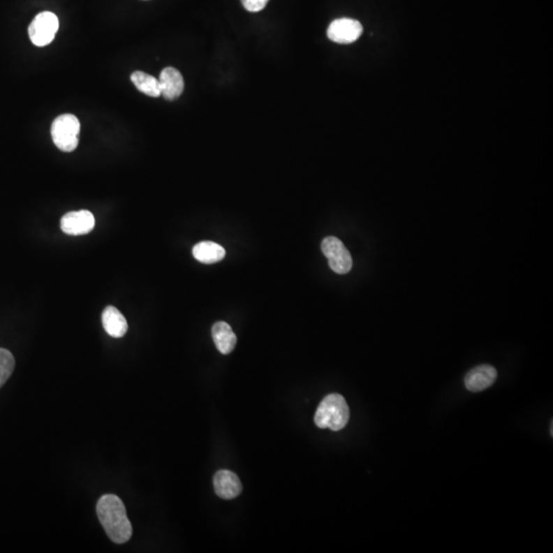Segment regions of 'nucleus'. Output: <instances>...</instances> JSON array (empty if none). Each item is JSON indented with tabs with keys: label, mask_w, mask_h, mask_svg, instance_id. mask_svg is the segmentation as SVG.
Returning a JSON list of instances; mask_svg holds the SVG:
<instances>
[{
	"label": "nucleus",
	"mask_w": 553,
	"mask_h": 553,
	"mask_svg": "<svg viewBox=\"0 0 553 553\" xmlns=\"http://www.w3.org/2000/svg\"><path fill=\"white\" fill-rule=\"evenodd\" d=\"M270 0H241L243 6L250 13H258L263 10Z\"/></svg>",
	"instance_id": "16"
},
{
	"label": "nucleus",
	"mask_w": 553,
	"mask_h": 553,
	"mask_svg": "<svg viewBox=\"0 0 553 553\" xmlns=\"http://www.w3.org/2000/svg\"><path fill=\"white\" fill-rule=\"evenodd\" d=\"M215 346L223 355H229L237 344V337L228 323L216 322L212 327Z\"/></svg>",
	"instance_id": "12"
},
{
	"label": "nucleus",
	"mask_w": 553,
	"mask_h": 553,
	"mask_svg": "<svg viewBox=\"0 0 553 553\" xmlns=\"http://www.w3.org/2000/svg\"><path fill=\"white\" fill-rule=\"evenodd\" d=\"M58 30V17L52 12H43L34 17L28 28V33L33 45L45 46L54 40Z\"/></svg>",
	"instance_id": "5"
},
{
	"label": "nucleus",
	"mask_w": 553,
	"mask_h": 553,
	"mask_svg": "<svg viewBox=\"0 0 553 553\" xmlns=\"http://www.w3.org/2000/svg\"><path fill=\"white\" fill-rule=\"evenodd\" d=\"M96 513L108 537L116 544H124L133 535V526L126 515L122 500L113 494H106L96 504Z\"/></svg>",
	"instance_id": "1"
},
{
	"label": "nucleus",
	"mask_w": 553,
	"mask_h": 553,
	"mask_svg": "<svg viewBox=\"0 0 553 553\" xmlns=\"http://www.w3.org/2000/svg\"><path fill=\"white\" fill-rule=\"evenodd\" d=\"M350 420V408L346 399L339 394H331L323 399L315 414V423L319 429L338 432Z\"/></svg>",
	"instance_id": "2"
},
{
	"label": "nucleus",
	"mask_w": 553,
	"mask_h": 553,
	"mask_svg": "<svg viewBox=\"0 0 553 553\" xmlns=\"http://www.w3.org/2000/svg\"><path fill=\"white\" fill-rule=\"evenodd\" d=\"M131 81L138 91L146 96L158 98L161 96L159 79L142 71H135L131 74Z\"/></svg>",
	"instance_id": "14"
},
{
	"label": "nucleus",
	"mask_w": 553,
	"mask_h": 553,
	"mask_svg": "<svg viewBox=\"0 0 553 553\" xmlns=\"http://www.w3.org/2000/svg\"><path fill=\"white\" fill-rule=\"evenodd\" d=\"M497 370L490 365H480L469 371L465 376V388L469 392H478L487 390L497 379Z\"/></svg>",
	"instance_id": "9"
},
{
	"label": "nucleus",
	"mask_w": 553,
	"mask_h": 553,
	"mask_svg": "<svg viewBox=\"0 0 553 553\" xmlns=\"http://www.w3.org/2000/svg\"><path fill=\"white\" fill-rule=\"evenodd\" d=\"M161 96L166 100L175 101L181 96L184 89L183 75L175 68L168 67L162 70L159 77Z\"/></svg>",
	"instance_id": "10"
},
{
	"label": "nucleus",
	"mask_w": 553,
	"mask_h": 553,
	"mask_svg": "<svg viewBox=\"0 0 553 553\" xmlns=\"http://www.w3.org/2000/svg\"><path fill=\"white\" fill-rule=\"evenodd\" d=\"M96 219L89 210H79L64 215L61 219V229L71 236L87 235L94 230Z\"/></svg>",
	"instance_id": "7"
},
{
	"label": "nucleus",
	"mask_w": 553,
	"mask_h": 553,
	"mask_svg": "<svg viewBox=\"0 0 553 553\" xmlns=\"http://www.w3.org/2000/svg\"><path fill=\"white\" fill-rule=\"evenodd\" d=\"M193 256L200 263L210 265L223 260L226 256V250L216 243L204 241L194 246Z\"/></svg>",
	"instance_id": "13"
},
{
	"label": "nucleus",
	"mask_w": 553,
	"mask_h": 553,
	"mask_svg": "<svg viewBox=\"0 0 553 553\" xmlns=\"http://www.w3.org/2000/svg\"><path fill=\"white\" fill-rule=\"evenodd\" d=\"M50 133L54 144L61 151L73 152L78 146L80 122L76 116L64 114L54 120Z\"/></svg>",
	"instance_id": "3"
},
{
	"label": "nucleus",
	"mask_w": 553,
	"mask_h": 553,
	"mask_svg": "<svg viewBox=\"0 0 553 553\" xmlns=\"http://www.w3.org/2000/svg\"><path fill=\"white\" fill-rule=\"evenodd\" d=\"M102 323L105 331L114 338H121L128 330V324L119 309L109 306L102 314Z\"/></svg>",
	"instance_id": "11"
},
{
	"label": "nucleus",
	"mask_w": 553,
	"mask_h": 553,
	"mask_svg": "<svg viewBox=\"0 0 553 553\" xmlns=\"http://www.w3.org/2000/svg\"><path fill=\"white\" fill-rule=\"evenodd\" d=\"M214 485L216 495L226 500L234 499L242 492L240 478L236 473L227 469H223L215 473Z\"/></svg>",
	"instance_id": "8"
},
{
	"label": "nucleus",
	"mask_w": 553,
	"mask_h": 553,
	"mask_svg": "<svg viewBox=\"0 0 553 553\" xmlns=\"http://www.w3.org/2000/svg\"><path fill=\"white\" fill-rule=\"evenodd\" d=\"M321 248L333 272L339 275H344L352 270V256L344 243L337 237H326L322 241Z\"/></svg>",
	"instance_id": "4"
},
{
	"label": "nucleus",
	"mask_w": 553,
	"mask_h": 553,
	"mask_svg": "<svg viewBox=\"0 0 553 553\" xmlns=\"http://www.w3.org/2000/svg\"><path fill=\"white\" fill-rule=\"evenodd\" d=\"M363 26L357 20L341 17L334 20L329 25L327 36L331 41L339 45H351L361 37Z\"/></svg>",
	"instance_id": "6"
},
{
	"label": "nucleus",
	"mask_w": 553,
	"mask_h": 553,
	"mask_svg": "<svg viewBox=\"0 0 553 553\" xmlns=\"http://www.w3.org/2000/svg\"><path fill=\"white\" fill-rule=\"evenodd\" d=\"M15 366V361L13 353L6 348H0V388L12 376Z\"/></svg>",
	"instance_id": "15"
}]
</instances>
